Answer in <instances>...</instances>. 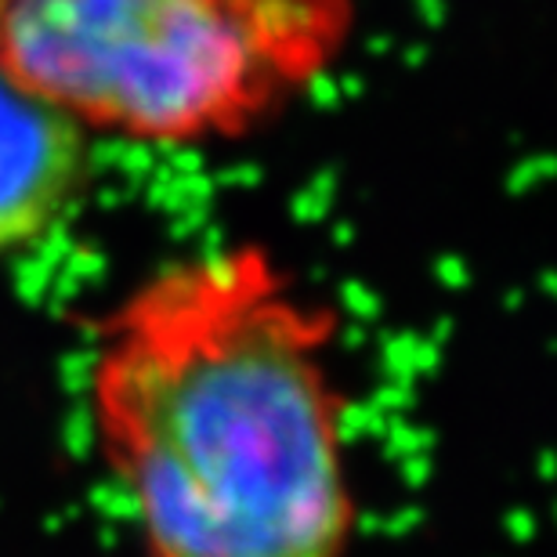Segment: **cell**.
Returning a JSON list of instances; mask_svg holds the SVG:
<instances>
[{
	"instance_id": "cell-1",
	"label": "cell",
	"mask_w": 557,
	"mask_h": 557,
	"mask_svg": "<svg viewBox=\"0 0 557 557\" xmlns=\"http://www.w3.org/2000/svg\"><path fill=\"white\" fill-rule=\"evenodd\" d=\"M81 413L127 557L359 554L344 311L269 243H207L116 289L87 326Z\"/></svg>"
},
{
	"instance_id": "cell-2",
	"label": "cell",
	"mask_w": 557,
	"mask_h": 557,
	"mask_svg": "<svg viewBox=\"0 0 557 557\" xmlns=\"http://www.w3.org/2000/svg\"><path fill=\"white\" fill-rule=\"evenodd\" d=\"M355 0H11L0 73L91 138L232 145L344 59Z\"/></svg>"
},
{
	"instance_id": "cell-3",
	"label": "cell",
	"mask_w": 557,
	"mask_h": 557,
	"mask_svg": "<svg viewBox=\"0 0 557 557\" xmlns=\"http://www.w3.org/2000/svg\"><path fill=\"white\" fill-rule=\"evenodd\" d=\"M91 177V135L0 73V269L70 228Z\"/></svg>"
},
{
	"instance_id": "cell-4",
	"label": "cell",
	"mask_w": 557,
	"mask_h": 557,
	"mask_svg": "<svg viewBox=\"0 0 557 557\" xmlns=\"http://www.w3.org/2000/svg\"><path fill=\"white\" fill-rule=\"evenodd\" d=\"M8 4H11V0H0V22H4V11H8Z\"/></svg>"
}]
</instances>
